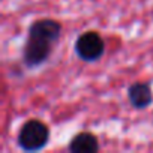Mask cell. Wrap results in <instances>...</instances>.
<instances>
[{
    "mask_svg": "<svg viewBox=\"0 0 153 153\" xmlns=\"http://www.w3.org/2000/svg\"><path fill=\"white\" fill-rule=\"evenodd\" d=\"M50 140V131L47 125L39 120H29L23 125L18 134V143L21 149L27 152H36L47 146Z\"/></svg>",
    "mask_w": 153,
    "mask_h": 153,
    "instance_id": "6da1fadb",
    "label": "cell"
},
{
    "mask_svg": "<svg viewBox=\"0 0 153 153\" xmlns=\"http://www.w3.org/2000/svg\"><path fill=\"white\" fill-rule=\"evenodd\" d=\"M105 51L104 39L96 32H86L75 42V53L86 62L98 60Z\"/></svg>",
    "mask_w": 153,
    "mask_h": 153,
    "instance_id": "7a4b0ae2",
    "label": "cell"
},
{
    "mask_svg": "<svg viewBox=\"0 0 153 153\" xmlns=\"http://www.w3.org/2000/svg\"><path fill=\"white\" fill-rule=\"evenodd\" d=\"M51 45L53 44L48 41L29 36V41H27V44L24 47V53H23V59H24L26 65L27 66L42 65L51 54Z\"/></svg>",
    "mask_w": 153,
    "mask_h": 153,
    "instance_id": "3957f363",
    "label": "cell"
},
{
    "mask_svg": "<svg viewBox=\"0 0 153 153\" xmlns=\"http://www.w3.org/2000/svg\"><path fill=\"white\" fill-rule=\"evenodd\" d=\"M60 30H62V26L57 21H54V20H39V21H35L30 26L29 36L44 39V41H48V42L53 44L59 39Z\"/></svg>",
    "mask_w": 153,
    "mask_h": 153,
    "instance_id": "277c9868",
    "label": "cell"
},
{
    "mask_svg": "<svg viewBox=\"0 0 153 153\" xmlns=\"http://www.w3.org/2000/svg\"><path fill=\"white\" fill-rule=\"evenodd\" d=\"M128 96H129V102L135 108H146L153 101L152 90H150L149 84H146V83H135V84H132L129 87V90H128Z\"/></svg>",
    "mask_w": 153,
    "mask_h": 153,
    "instance_id": "5b68a950",
    "label": "cell"
},
{
    "mask_svg": "<svg viewBox=\"0 0 153 153\" xmlns=\"http://www.w3.org/2000/svg\"><path fill=\"white\" fill-rule=\"evenodd\" d=\"M98 149V138L89 132H81L75 135L69 143V150L72 153H95Z\"/></svg>",
    "mask_w": 153,
    "mask_h": 153,
    "instance_id": "8992f818",
    "label": "cell"
}]
</instances>
